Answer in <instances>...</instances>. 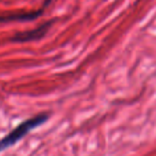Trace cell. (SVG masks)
I'll return each instance as SVG.
<instances>
[{"mask_svg":"<svg viewBox=\"0 0 156 156\" xmlns=\"http://www.w3.org/2000/svg\"><path fill=\"white\" fill-rule=\"evenodd\" d=\"M48 118H49L48 113H40L35 117H32L30 119L26 120V121L22 122L12 132H10L7 136H5L2 139H0V152L14 145L20 139L24 138L29 132L34 129L37 126L42 125L43 123H45L48 120Z\"/></svg>","mask_w":156,"mask_h":156,"instance_id":"6da1fadb","label":"cell"},{"mask_svg":"<svg viewBox=\"0 0 156 156\" xmlns=\"http://www.w3.org/2000/svg\"><path fill=\"white\" fill-rule=\"evenodd\" d=\"M55 20H51L49 22H46L44 24H42L41 26L33 29V30L16 33L13 37L10 39V41L14 42V43H27V42H31V41H39V40L43 39L45 37L46 33L48 32V30L51 28Z\"/></svg>","mask_w":156,"mask_h":156,"instance_id":"7a4b0ae2","label":"cell"},{"mask_svg":"<svg viewBox=\"0 0 156 156\" xmlns=\"http://www.w3.org/2000/svg\"><path fill=\"white\" fill-rule=\"evenodd\" d=\"M52 0H45L42 9L39 11L33 12H22V13H8L0 15V23H9V22H30L39 18L43 14L44 10L48 7Z\"/></svg>","mask_w":156,"mask_h":156,"instance_id":"3957f363","label":"cell"}]
</instances>
